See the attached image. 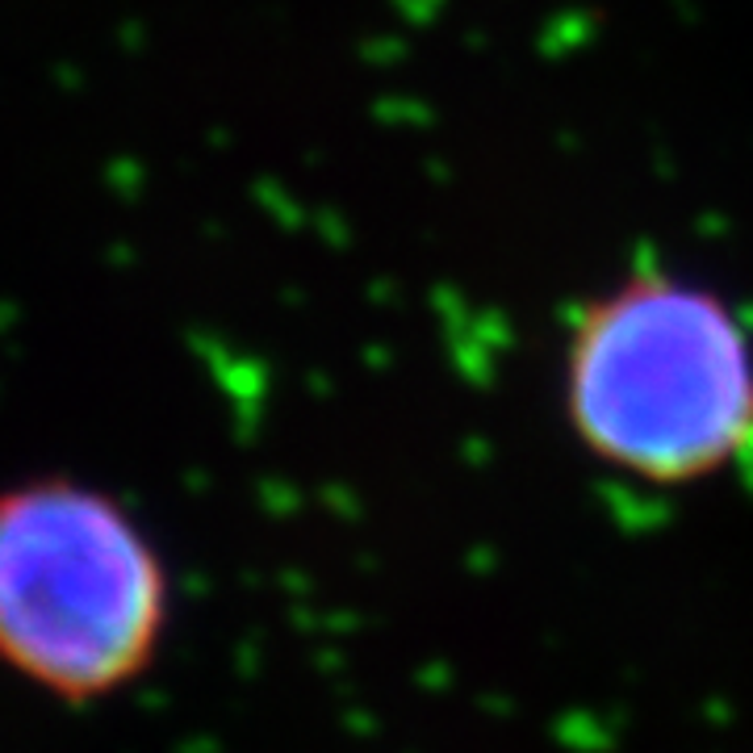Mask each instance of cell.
Wrapping results in <instances>:
<instances>
[{
  "mask_svg": "<svg viewBox=\"0 0 753 753\" xmlns=\"http://www.w3.org/2000/svg\"><path fill=\"white\" fill-rule=\"evenodd\" d=\"M561 410L619 477L711 482L753 456V335L711 285L636 268L569 318Z\"/></svg>",
  "mask_w": 753,
  "mask_h": 753,
  "instance_id": "obj_1",
  "label": "cell"
},
{
  "mask_svg": "<svg viewBox=\"0 0 753 753\" xmlns=\"http://www.w3.org/2000/svg\"><path fill=\"white\" fill-rule=\"evenodd\" d=\"M172 628L164 548L114 490L34 473L0 486V670L63 707L118 699Z\"/></svg>",
  "mask_w": 753,
  "mask_h": 753,
  "instance_id": "obj_2",
  "label": "cell"
}]
</instances>
